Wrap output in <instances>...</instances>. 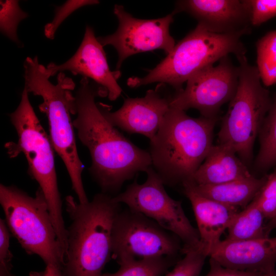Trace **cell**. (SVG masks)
<instances>
[{"instance_id":"cell-1","label":"cell","mask_w":276,"mask_h":276,"mask_svg":"<svg viewBox=\"0 0 276 276\" xmlns=\"http://www.w3.org/2000/svg\"><path fill=\"white\" fill-rule=\"evenodd\" d=\"M107 96L104 88L82 77L75 96L73 125L91 159L89 171L102 192H118L124 182L152 166L149 152L125 137L103 114L97 97Z\"/></svg>"},{"instance_id":"cell-2","label":"cell","mask_w":276,"mask_h":276,"mask_svg":"<svg viewBox=\"0 0 276 276\" xmlns=\"http://www.w3.org/2000/svg\"><path fill=\"white\" fill-rule=\"evenodd\" d=\"M120 204L104 193L86 203L65 197L67 229L63 276H101L112 255V232Z\"/></svg>"},{"instance_id":"cell-3","label":"cell","mask_w":276,"mask_h":276,"mask_svg":"<svg viewBox=\"0 0 276 276\" xmlns=\"http://www.w3.org/2000/svg\"><path fill=\"white\" fill-rule=\"evenodd\" d=\"M218 117L193 118L170 108L150 140L152 167L164 185L192 181L213 146Z\"/></svg>"},{"instance_id":"cell-4","label":"cell","mask_w":276,"mask_h":276,"mask_svg":"<svg viewBox=\"0 0 276 276\" xmlns=\"http://www.w3.org/2000/svg\"><path fill=\"white\" fill-rule=\"evenodd\" d=\"M24 67V88L29 94L42 99L38 107L47 117L52 145L66 167L79 202H87L89 200L82 179L84 166L77 151L71 118L75 115V96L71 91L75 83L63 72L58 74L56 84L51 83L46 67L39 63L37 56L28 57Z\"/></svg>"},{"instance_id":"cell-5","label":"cell","mask_w":276,"mask_h":276,"mask_svg":"<svg viewBox=\"0 0 276 276\" xmlns=\"http://www.w3.org/2000/svg\"><path fill=\"white\" fill-rule=\"evenodd\" d=\"M17 132V143L5 146L10 157L22 152L28 164V173L39 185L47 201L59 242L66 244L67 229L62 210L55 165L54 148L42 127L24 88L17 108L9 114Z\"/></svg>"},{"instance_id":"cell-6","label":"cell","mask_w":276,"mask_h":276,"mask_svg":"<svg viewBox=\"0 0 276 276\" xmlns=\"http://www.w3.org/2000/svg\"><path fill=\"white\" fill-rule=\"evenodd\" d=\"M243 36L212 33L197 24L146 76L130 77L127 85L135 88L160 82L178 91L182 89L183 83L205 66L231 54L237 59L245 56L246 50L241 39Z\"/></svg>"},{"instance_id":"cell-7","label":"cell","mask_w":276,"mask_h":276,"mask_svg":"<svg viewBox=\"0 0 276 276\" xmlns=\"http://www.w3.org/2000/svg\"><path fill=\"white\" fill-rule=\"evenodd\" d=\"M0 203L11 234L26 252L62 269L64 251L41 189L32 197L15 186L1 183Z\"/></svg>"},{"instance_id":"cell-8","label":"cell","mask_w":276,"mask_h":276,"mask_svg":"<svg viewBox=\"0 0 276 276\" xmlns=\"http://www.w3.org/2000/svg\"><path fill=\"white\" fill-rule=\"evenodd\" d=\"M239 82L218 133V144L231 148L248 167L252 161L255 140L272 100L257 66L245 56L237 59Z\"/></svg>"},{"instance_id":"cell-9","label":"cell","mask_w":276,"mask_h":276,"mask_svg":"<svg viewBox=\"0 0 276 276\" xmlns=\"http://www.w3.org/2000/svg\"><path fill=\"white\" fill-rule=\"evenodd\" d=\"M145 172L147 178L145 182L139 184L135 180L124 192L113 196L114 201L125 203L177 236L183 243V254L198 249V231L186 215L181 202L168 194L163 180L152 166Z\"/></svg>"},{"instance_id":"cell-10","label":"cell","mask_w":276,"mask_h":276,"mask_svg":"<svg viewBox=\"0 0 276 276\" xmlns=\"http://www.w3.org/2000/svg\"><path fill=\"white\" fill-rule=\"evenodd\" d=\"M180 241L152 219L128 208L120 210L114 221L111 257L119 264L132 260L177 258L182 253Z\"/></svg>"},{"instance_id":"cell-11","label":"cell","mask_w":276,"mask_h":276,"mask_svg":"<svg viewBox=\"0 0 276 276\" xmlns=\"http://www.w3.org/2000/svg\"><path fill=\"white\" fill-rule=\"evenodd\" d=\"M238 82V66L226 56L217 65H208L189 78L186 88L173 95L170 106L184 111L194 108L202 117H218L221 106L235 96Z\"/></svg>"},{"instance_id":"cell-12","label":"cell","mask_w":276,"mask_h":276,"mask_svg":"<svg viewBox=\"0 0 276 276\" xmlns=\"http://www.w3.org/2000/svg\"><path fill=\"white\" fill-rule=\"evenodd\" d=\"M113 13L119 21L117 31L112 34L97 37L103 47L113 46L117 51L119 70L124 60L137 53L163 50L167 55L175 43L169 32L175 13L156 19H141L133 17L122 5H115Z\"/></svg>"},{"instance_id":"cell-13","label":"cell","mask_w":276,"mask_h":276,"mask_svg":"<svg viewBox=\"0 0 276 276\" xmlns=\"http://www.w3.org/2000/svg\"><path fill=\"white\" fill-rule=\"evenodd\" d=\"M166 84L159 83L147 91L142 98H128L122 106L111 112L109 106L99 103L106 119L114 127L130 133H139L151 140L158 131L170 108L173 95L166 91Z\"/></svg>"},{"instance_id":"cell-14","label":"cell","mask_w":276,"mask_h":276,"mask_svg":"<svg viewBox=\"0 0 276 276\" xmlns=\"http://www.w3.org/2000/svg\"><path fill=\"white\" fill-rule=\"evenodd\" d=\"M51 78L65 71L73 75H80L93 80L99 86L105 89L110 101L116 100L122 89L117 80L121 76L119 70H110L103 47L95 37L93 28L87 26L82 41L76 53L66 62L57 64L50 63L46 67Z\"/></svg>"},{"instance_id":"cell-15","label":"cell","mask_w":276,"mask_h":276,"mask_svg":"<svg viewBox=\"0 0 276 276\" xmlns=\"http://www.w3.org/2000/svg\"><path fill=\"white\" fill-rule=\"evenodd\" d=\"M184 11L206 30L217 34H249L251 31L248 0H185L173 12Z\"/></svg>"},{"instance_id":"cell-16","label":"cell","mask_w":276,"mask_h":276,"mask_svg":"<svg viewBox=\"0 0 276 276\" xmlns=\"http://www.w3.org/2000/svg\"><path fill=\"white\" fill-rule=\"evenodd\" d=\"M209 257L232 269L269 274L275 271L276 237L243 241H221Z\"/></svg>"},{"instance_id":"cell-17","label":"cell","mask_w":276,"mask_h":276,"mask_svg":"<svg viewBox=\"0 0 276 276\" xmlns=\"http://www.w3.org/2000/svg\"><path fill=\"white\" fill-rule=\"evenodd\" d=\"M185 195L189 199L197 224L200 241L199 250L209 256L221 241L220 238L239 212L198 193L191 181L182 185Z\"/></svg>"},{"instance_id":"cell-18","label":"cell","mask_w":276,"mask_h":276,"mask_svg":"<svg viewBox=\"0 0 276 276\" xmlns=\"http://www.w3.org/2000/svg\"><path fill=\"white\" fill-rule=\"evenodd\" d=\"M247 166L229 147L213 145L193 176L195 185H218L252 176Z\"/></svg>"},{"instance_id":"cell-19","label":"cell","mask_w":276,"mask_h":276,"mask_svg":"<svg viewBox=\"0 0 276 276\" xmlns=\"http://www.w3.org/2000/svg\"><path fill=\"white\" fill-rule=\"evenodd\" d=\"M267 178L252 175L243 179L218 185H195L194 189L201 195L224 205L238 209L245 208L258 195Z\"/></svg>"},{"instance_id":"cell-20","label":"cell","mask_w":276,"mask_h":276,"mask_svg":"<svg viewBox=\"0 0 276 276\" xmlns=\"http://www.w3.org/2000/svg\"><path fill=\"white\" fill-rule=\"evenodd\" d=\"M264 216L254 199L233 219L225 240L243 241L268 237L264 224Z\"/></svg>"},{"instance_id":"cell-21","label":"cell","mask_w":276,"mask_h":276,"mask_svg":"<svg viewBox=\"0 0 276 276\" xmlns=\"http://www.w3.org/2000/svg\"><path fill=\"white\" fill-rule=\"evenodd\" d=\"M260 148L254 161V168L260 172H266L276 166V96L259 133Z\"/></svg>"},{"instance_id":"cell-22","label":"cell","mask_w":276,"mask_h":276,"mask_svg":"<svg viewBox=\"0 0 276 276\" xmlns=\"http://www.w3.org/2000/svg\"><path fill=\"white\" fill-rule=\"evenodd\" d=\"M177 258L160 257L132 260L119 264L118 270L101 276H162L178 261Z\"/></svg>"},{"instance_id":"cell-23","label":"cell","mask_w":276,"mask_h":276,"mask_svg":"<svg viewBox=\"0 0 276 276\" xmlns=\"http://www.w3.org/2000/svg\"><path fill=\"white\" fill-rule=\"evenodd\" d=\"M257 67L266 86L276 84V30L269 31L256 43Z\"/></svg>"},{"instance_id":"cell-24","label":"cell","mask_w":276,"mask_h":276,"mask_svg":"<svg viewBox=\"0 0 276 276\" xmlns=\"http://www.w3.org/2000/svg\"><path fill=\"white\" fill-rule=\"evenodd\" d=\"M0 30L1 33L18 47L23 44L19 39L17 29L19 22L28 16L16 0L1 1Z\"/></svg>"},{"instance_id":"cell-25","label":"cell","mask_w":276,"mask_h":276,"mask_svg":"<svg viewBox=\"0 0 276 276\" xmlns=\"http://www.w3.org/2000/svg\"><path fill=\"white\" fill-rule=\"evenodd\" d=\"M173 269L165 276H199L208 257L199 249H192L184 254Z\"/></svg>"},{"instance_id":"cell-26","label":"cell","mask_w":276,"mask_h":276,"mask_svg":"<svg viewBox=\"0 0 276 276\" xmlns=\"http://www.w3.org/2000/svg\"><path fill=\"white\" fill-rule=\"evenodd\" d=\"M254 200L265 218L270 220L276 217V168L267 175L265 184Z\"/></svg>"},{"instance_id":"cell-27","label":"cell","mask_w":276,"mask_h":276,"mask_svg":"<svg viewBox=\"0 0 276 276\" xmlns=\"http://www.w3.org/2000/svg\"><path fill=\"white\" fill-rule=\"evenodd\" d=\"M99 3V1L96 0H70L61 6L56 7L53 20L44 26V35L48 39H53L57 29L74 11L83 7Z\"/></svg>"},{"instance_id":"cell-28","label":"cell","mask_w":276,"mask_h":276,"mask_svg":"<svg viewBox=\"0 0 276 276\" xmlns=\"http://www.w3.org/2000/svg\"><path fill=\"white\" fill-rule=\"evenodd\" d=\"M248 3L252 27L276 17V0H248Z\"/></svg>"},{"instance_id":"cell-29","label":"cell","mask_w":276,"mask_h":276,"mask_svg":"<svg viewBox=\"0 0 276 276\" xmlns=\"http://www.w3.org/2000/svg\"><path fill=\"white\" fill-rule=\"evenodd\" d=\"M10 232L5 219H0V262L11 263L13 255L10 249Z\"/></svg>"},{"instance_id":"cell-30","label":"cell","mask_w":276,"mask_h":276,"mask_svg":"<svg viewBox=\"0 0 276 276\" xmlns=\"http://www.w3.org/2000/svg\"><path fill=\"white\" fill-rule=\"evenodd\" d=\"M209 263L210 270L204 276H261L263 274L226 268L211 258H210Z\"/></svg>"},{"instance_id":"cell-31","label":"cell","mask_w":276,"mask_h":276,"mask_svg":"<svg viewBox=\"0 0 276 276\" xmlns=\"http://www.w3.org/2000/svg\"><path fill=\"white\" fill-rule=\"evenodd\" d=\"M29 276H63L62 269L55 265H46L43 271H31Z\"/></svg>"},{"instance_id":"cell-32","label":"cell","mask_w":276,"mask_h":276,"mask_svg":"<svg viewBox=\"0 0 276 276\" xmlns=\"http://www.w3.org/2000/svg\"><path fill=\"white\" fill-rule=\"evenodd\" d=\"M265 227L266 234L267 236L269 237V235L271 231L276 229V217L269 220L265 225Z\"/></svg>"},{"instance_id":"cell-33","label":"cell","mask_w":276,"mask_h":276,"mask_svg":"<svg viewBox=\"0 0 276 276\" xmlns=\"http://www.w3.org/2000/svg\"><path fill=\"white\" fill-rule=\"evenodd\" d=\"M12 267L7 265H0V276H13L11 272Z\"/></svg>"},{"instance_id":"cell-34","label":"cell","mask_w":276,"mask_h":276,"mask_svg":"<svg viewBox=\"0 0 276 276\" xmlns=\"http://www.w3.org/2000/svg\"><path fill=\"white\" fill-rule=\"evenodd\" d=\"M261 276H276V270L274 272L269 274H263Z\"/></svg>"}]
</instances>
